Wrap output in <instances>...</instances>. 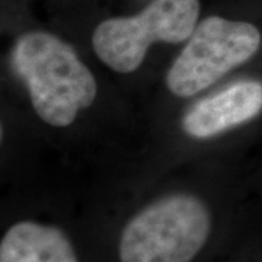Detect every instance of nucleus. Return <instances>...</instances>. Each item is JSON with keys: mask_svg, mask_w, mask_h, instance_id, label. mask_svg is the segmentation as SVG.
Returning <instances> with one entry per match:
<instances>
[{"mask_svg": "<svg viewBox=\"0 0 262 262\" xmlns=\"http://www.w3.org/2000/svg\"><path fill=\"white\" fill-rule=\"evenodd\" d=\"M217 234V213L206 196L169 191L120 222L102 262H206Z\"/></svg>", "mask_w": 262, "mask_h": 262, "instance_id": "1", "label": "nucleus"}, {"mask_svg": "<svg viewBox=\"0 0 262 262\" xmlns=\"http://www.w3.org/2000/svg\"><path fill=\"white\" fill-rule=\"evenodd\" d=\"M10 56L34 111L48 125L66 128L95 102V76L60 37L46 31L27 32L15 41Z\"/></svg>", "mask_w": 262, "mask_h": 262, "instance_id": "2", "label": "nucleus"}, {"mask_svg": "<svg viewBox=\"0 0 262 262\" xmlns=\"http://www.w3.org/2000/svg\"><path fill=\"white\" fill-rule=\"evenodd\" d=\"M201 0H150L137 13L99 22L92 34L95 54L114 72L133 73L156 42L181 44L194 32Z\"/></svg>", "mask_w": 262, "mask_h": 262, "instance_id": "3", "label": "nucleus"}, {"mask_svg": "<svg viewBox=\"0 0 262 262\" xmlns=\"http://www.w3.org/2000/svg\"><path fill=\"white\" fill-rule=\"evenodd\" d=\"M261 42V31L251 22L220 15L206 16L169 67L166 86L179 98L195 96L251 60Z\"/></svg>", "mask_w": 262, "mask_h": 262, "instance_id": "4", "label": "nucleus"}, {"mask_svg": "<svg viewBox=\"0 0 262 262\" xmlns=\"http://www.w3.org/2000/svg\"><path fill=\"white\" fill-rule=\"evenodd\" d=\"M262 113V82L245 79L207 96L182 118V130L194 139H210L249 122Z\"/></svg>", "mask_w": 262, "mask_h": 262, "instance_id": "5", "label": "nucleus"}, {"mask_svg": "<svg viewBox=\"0 0 262 262\" xmlns=\"http://www.w3.org/2000/svg\"><path fill=\"white\" fill-rule=\"evenodd\" d=\"M0 262H88L64 226L38 217H19L0 237Z\"/></svg>", "mask_w": 262, "mask_h": 262, "instance_id": "6", "label": "nucleus"}, {"mask_svg": "<svg viewBox=\"0 0 262 262\" xmlns=\"http://www.w3.org/2000/svg\"><path fill=\"white\" fill-rule=\"evenodd\" d=\"M223 262H262V255H255V253H249V255H236V256H230L226 258Z\"/></svg>", "mask_w": 262, "mask_h": 262, "instance_id": "7", "label": "nucleus"}]
</instances>
